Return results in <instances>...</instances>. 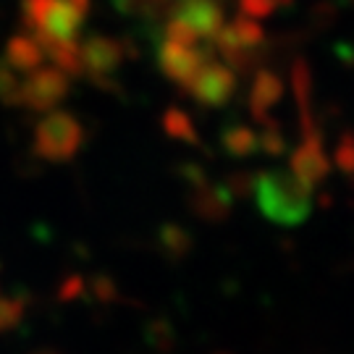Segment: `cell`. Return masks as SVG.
<instances>
[{
	"instance_id": "6da1fadb",
	"label": "cell",
	"mask_w": 354,
	"mask_h": 354,
	"mask_svg": "<svg viewBox=\"0 0 354 354\" xmlns=\"http://www.w3.org/2000/svg\"><path fill=\"white\" fill-rule=\"evenodd\" d=\"M254 197L260 213L279 226H299L313 210V187L304 184L291 168L257 174Z\"/></svg>"
},
{
	"instance_id": "7a4b0ae2",
	"label": "cell",
	"mask_w": 354,
	"mask_h": 354,
	"mask_svg": "<svg viewBox=\"0 0 354 354\" xmlns=\"http://www.w3.org/2000/svg\"><path fill=\"white\" fill-rule=\"evenodd\" d=\"M89 0H21L26 32L39 45L74 42L84 26Z\"/></svg>"
},
{
	"instance_id": "3957f363",
	"label": "cell",
	"mask_w": 354,
	"mask_h": 354,
	"mask_svg": "<svg viewBox=\"0 0 354 354\" xmlns=\"http://www.w3.org/2000/svg\"><path fill=\"white\" fill-rule=\"evenodd\" d=\"M84 142L82 124L66 111H45V118L35 129V152L42 160L64 163L71 160Z\"/></svg>"
},
{
	"instance_id": "277c9868",
	"label": "cell",
	"mask_w": 354,
	"mask_h": 354,
	"mask_svg": "<svg viewBox=\"0 0 354 354\" xmlns=\"http://www.w3.org/2000/svg\"><path fill=\"white\" fill-rule=\"evenodd\" d=\"M66 95H68V76L58 66H37L21 79L19 105L45 113V111H53Z\"/></svg>"
},
{
	"instance_id": "5b68a950",
	"label": "cell",
	"mask_w": 354,
	"mask_h": 354,
	"mask_svg": "<svg viewBox=\"0 0 354 354\" xmlns=\"http://www.w3.org/2000/svg\"><path fill=\"white\" fill-rule=\"evenodd\" d=\"M184 89L205 108H221L236 92V71L210 58L197 74L192 76V82Z\"/></svg>"
},
{
	"instance_id": "8992f818",
	"label": "cell",
	"mask_w": 354,
	"mask_h": 354,
	"mask_svg": "<svg viewBox=\"0 0 354 354\" xmlns=\"http://www.w3.org/2000/svg\"><path fill=\"white\" fill-rule=\"evenodd\" d=\"M210 58H213V53L200 48V45H178L171 39L158 42V66L171 82H176L178 87H187L192 76L197 74Z\"/></svg>"
},
{
	"instance_id": "52a82bcc",
	"label": "cell",
	"mask_w": 354,
	"mask_h": 354,
	"mask_svg": "<svg viewBox=\"0 0 354 354\" xmlns=\"http://www.w3.org/2000/svg\"><path fill=\"white\" fill-rule=\"evenodd\" d=\"M302 145L289 155V168L302 178L304 184L315 187L330 174V160L326 150H323V134L320 129H310L302 131Z\"/></svg>"
},
{
	"instance_id": "ba28073f",
	"label": "cell",
	"mask_w": 354,
	"mask_h": 354,
	"mask_svg": "<svg viewBox=\"0 0 354 354\" xmlns=\"http://www.w3.org/2000/svg\"><path fill=\"white\" fill-rule=\"evenodd\" d=\"M82 55V74H92L100 84L105 76H113L124 64V48L121 42L108 35H92L79 45Z\"/></svg>"
},
{
	"instance_id": "9c48e42d",
	"label": "cell",
	"mask_w": 354,
	"mask_h": 354,
	"mask_svg": "<svg viewBox=\"0 0 354 354\" xmlns=\"http://www.w3.org/2000/svg\"><path fill=\"white\" fill-rule=\"evenodd\" d=\"M174 16L181 19L203 42H210L221 32V26L226 24L223 6L218 0H181Z\"/></svg>"
},
{
	"instance_id": "30bf717a",
	"label": "cell",
	"mask_w": 354,
	"mask_h": 354,
	"mask_svg": "<svg viewBox=\"0 0 354 354\" xmlns=\"http://www.w3.org/2000/svg\"><path fill=\"white\" fill-rule=\"evenodd\" d=\"M115 11L137 19L150 26H163L176 8L181 6V0H113Z\"/></svg>"
},
{
	"instance_id": "8fae6325",
	"label": "cell",
	"mask_w": 354,
	"mask_h": 354,
	"mask_svg": "<svg viewBox=\"0 0 354 354\" xmlns=\"http://www.w3.org/2000/svg\"><path fill=\"white\" fill-rule=\"evenodd\" d=\"M281 95H283V82L273 71H260L254 76L252 89H250V111H252L254 121H260V124L270 121L268 111L281 100Z\"/></svg>"
},
{
	"instance_id": "7c38bea8",
	"label": "cell",
	"mask_w": 354,
	"mask_h": 354,
	"mask_svg": "<svg viewBox=\"0 0 354 354\" xmlns=\"http://www.w3.org/2000/svg\"><path fill=\"white\" fill-rule=\"evenodd\" d=\"M231 200H234V194L226 187H210L207 181H203V184H197V189L192 194V207H194V213L207 221H221L231 210Z\"/></svg>"
},
{
	"instance_id": "4fadbf2b",
	"label": "cell",
	"mask_w": 354,
	"mask_h": 354,
	"mask_svg": "<svg viewBox=\"0 0 354 354\" xmlns=\"http://www.w3.org/2000/svg\"><path fill=\"white\" fill-rule=\"evenodd\" d=\"M6 61H8V66H13L19 74H29L32 68H37V66L45 64V53H42L37 39L32 37L29 32H24V35L11 37L8 48H6Z\"/></svg>"
},
{
	"instance_id": "5bb4252c",
	"label": "cell",
	"mask_w": 354,
	"mask_h": 354,
	"mask_svg": "<svg viewBox=\"0 0 354 354\" xmlns=\"http://www.w3.org/2000/svg\"><path fill=\"white\" fill-rule=\"evenodd\" d=\"M221 142H223L228 155H234V158H250L257 152V131H252L250 127H241V124L228 127L221 134Z\"/></svg>"
},
{
	"instance_id": "9a60e30c",
	"label": "cell",
	"mask_w": 354,
	"mask_h": 354,
	"mask_svg": "<svg viewBox=\"0 0 354 354\" xmlns=\"http://www.w3.org/2000/svg\"><path fill=\"white\" fill-rule=\"evenodd\" d=\"M163 129L168 131V134H171V137H176V140H184V142H189V145H197V131H194V124H192V118L187 113L176 111V108L165 111Z\"/></svg>"
},
{
	"instance_id": "2e32d148",
	"label": "cell",
	"mask_w": 354,
	"mask_h": 354,
	"mask_svg": "<svg viewBox=\"0 0 354 354\" xmlns=\"http://www.w3.org/2000/svg\"><path fill=\"white\" fill-rule=\"evenodd\" d=\"M19 89H21V74L8 66L6 58H0V102L19 105Z\"/></svg>"
},
{
	"instance_id": "e0dca14e",
	"label": "cell",
	"mask_w": 354,
	"mask_h": 354,
	"mask_svg": "<svg viewBox=\"0 0 354 354\" xmlns=\"http://www.w3.org/2000/svg\"><path fill=\"white\" fill-rule=\"evenodd\" d=\"M257 150H266L268 155H273V158H279V155L286 152V140H283L279 124H276L273 118L266 121V131L257 134Z\"/></svg>"
},
{
	"instance_id": "ac0fdd59",
	"label": "cell",
	"mask_w": 354,
	"mask_h": 354,
	"mask_svg": "<svg viewBox=\"0 0 354 354\" xmlns=\"http://www.w3.org/2000/svg\"><path fill=\"white\" fill-rule=\"evenodd\" d=\"M289 3V0H239L241 16H250V19H266L276 11L279 6Z\"/></svg>"
},
{
	"instance_id": "d6986e66",
	"label": "cell",
	"mask_w": 354,
	"mask_h": 354,
	"mask_svg": "<svg viewBox=\"0 0 354 354\" xmlns=\"http://www.w3.org/2000/svg\"><path fill=\"white\" fill-rule=\"evenodd\" d=\"M333 163L342 168L344 174H354V134H344L342 142L336 145V152H333Z\"/></svg>"
},
{
	"instance_id": "ffe728a7",
	"label": "cell",
	"mask_w": 354,
	"mask_h": 354,
	"mask_svg": "<svg viewBox=\"0 0 354 354\" xmlns=\"http://www.w3.org/2000/svg\"><path fill=\"white\" fill-rule=\"evenodd\" d=\"M163 241L165 247L171 250V252L176 254H184L189 250V234L184 231V228H176V226H165L163 228Z\"/></svg>"
}]
</instances>
